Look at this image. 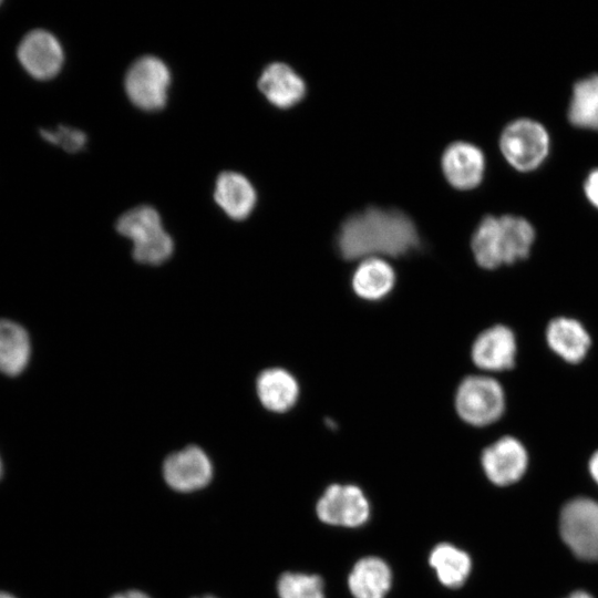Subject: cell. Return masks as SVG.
Returning <instances> with one entry per match:
<instances>
[{"label": "cell", "mask_w": 598, "mask_h": 598, "mask_svg": "<svg viewBox=\"0 0 598 598\" xmlns=\"http://www.w3.org/2000/svg\"><path fill=\"white\" fill-rule=\"evenodd\" d=\"M420 247L412 218L396 208L369 206L340 225L337 248L346 260L401 257Z\"/></svg>", "instance_id": "cell-1"}, {"label": "cell", "mask_w": 598, "mask_h": 598, "mask_svg": "<svg viewBox=\"0 0 598 598\" xmlns=\"http://www.w3.org/2000/svg\"><path fill=\"white\" fill-rule=\"evenodd\" d=\"M116 230L133 241L132 255L141 264L159 265L173 254V239L151 206L141 205L124 213L116 221Z\"/></svg>", "instance_id": "cell-2"}, {"label": "cell", "mask_w": 598, "mask_h": 598, "mask_svg": "<svg viewBox=\"0 0 598 598\" xmlns=\"http://www.w3.org/2000/svg\"><path fill=\"white\" fill-rule=\"evenodd\" d=\"M457 415L473 426H487L497 422L506 410L503 385L488 374H472L458 384L454 398Z\"/></svg>", "instance_id": "cell-3"}, {"label": "cell", "mask_w": 598, "mask_h": 598, "mask_svg": "<svg viewBox=\"0 0 598 598\" xmlns=\"http://www.w3.org/2000/svg\"><path fill=\"white\" fill-rule=\"evenodd\" d=\"M559 534L577 558L598 561V501L584 496L568 501L559 514Z\"/></svg>", "instance_id": "cell-4"}, {"label": "cell", "mask_w": 598, "mask_h": 598, "mask_svg": "<svg viewBox=\"0 0 598 598\" xmlns=\"http://www.w3.org/2000/svg\"><path fill=\"white\" fill-rule=\"evenodd\" d=\"M499 146L514 168L529 172L547 157L549 135L540 123L530 118H518L503 130Z\"/></svg>", "instance_id": "cell-5"}, {"label": "cell", "mask_w": 598, "mask_h": 598, "mask_svg": "<svg viewBox=\"0 0 598 598\" xmlns=\"http://www.w3.org/2000/svg\"><path fill=\"white\" fill-rule=\"evenodd\" d=\"M169 84L167 65L153 55L137 59L127 70L124 81L131 102L145 111H156L165 105Z\"/></svg>", "instance_id": "cell-6"}, {"label": "cell", "mask_w": 598, "mask_h": 598, "mask_svg": "<svg viewBox=\"0 0 598 598\" xmlns=\"http://www.w3.org/2000/svg\"><path fill=\"white\" fill-rule=\"evenodd\" d=\"M316 513L322 523L354 528L368 522L370 504L360 487L332 484L318 499Z\"/></svg>", "instance_id": "cell-7"}, {"label": "cell", "mask_w": 598, "mask_h": 598, "mask_svg": "<svg viewBox=\"0 0 598 598\" xmlns=\"http://www.w3.org/2000/svg\"><path fill=\"white\" fill-rule=\"evenodd\" d=\"M163 477L168 487L178 493L205 488L214 475V466L199 446L189 445L169 454L163 463Z\"/></svg>", "instance_id": "cell-8"}, {"label": "cell", "mask_w": 598, "mask_h": 598, "mask_svg": "<svg viewBox=\"0 0 598 598\" xmlns=\"http://www.w3.org/2000/svg\"><path fill=\"white\" fill-rule=\"evenodd\" d=\"M518 353L517 338L513 329L503 323L481 331L471 347L474 365L487 373L512 370Z\"/></svg>", "instance_id": "cell-9"}, {"label": "cell", "mask_w": 598, "mask_h": 598, "mask_svg": "<svg viewBox=\"0 0 598 598\" xmlns=\"http://www.w3.org/2000/svg\"><path fill=\"white\" fill-rule=\"evenodd\" d=\"M529 456L525 445L515 436L504 435L486 446L481 464L486 477L497 486L518 482L527 471Z\"/></svg>", "instance_id": "cell-10"}, {"label": "cell", "mask_w": 598, "mask_h": 598, "mask_svg": "<svg viewBox=\"0 0 598 598\" xmlns=\"http://www.w3.org/2000/svg\"><path fill=\"white\" fill-rule=\"evenodd\" d=\"M17 56L22 68L37 80L54 78L64 62L61 43L43 29H34L22 38Z\"/></svg>", "instance_id": "cell-11"}, {"label": "cell", "mask_w": 598, "mask_h": 598, "mask_svg": "<svg viewBox=\"0 0 598 598\" xmlns=\"http://www.w3.org/2000/svg\"><path fill=\"white\" fill-rule=\"evenodd\" d=\"M548 349L568 364H579L589 354L592 338L586 326L577 318L557 316L545 328Z\"/></svg>", "instance_id": "cell-12"}, {"label": "cell", "mask_w": 598, "mask_h": 598, "mask_svg": "<svg viewBox=\"0 0 598 598\" xmlns=\"http://www.w3.org/2000/svg\"><path fill=\"white\" fill-rule=\"evenodd\" d=\"M446 181L457 189H472L483 179L485 158L483 152L468 142H453L441 159Z\"/></svg>", "instance_id": "cell-13"}, {"label": "cell", "mask_w": 598, "mask_h": 598, "mask_svg": "<svg viewBox=\"0 0 598 598\" xmlns=\"http://www.w3.org/2000/svg\"><path fill=\"white\" fill-rule=\"evenodd\" d=\"M258 87L271 104L280 109L296 105L307 91L302 78L282 62L271 63L262 71Z\"/></svg>", "instance_id": "cell-14"}, {"label": "cell", "mask_w": 598, "mask_h": 598, "mask_svg": "<svg viewBox=\"0 0 598 598\" xmlns=\"http://www.w3.org/2000/svg\"><path fill=\"white\" fill-rule=\"evenodd\" d=\"M497 240L503 266H511L529 257L536 239L534 226L524 217H497Z\"/></svg>", "instance_id": "cell-15"}, {"label": "cell", "mask_w": 598, "mask_h": 598, "mask_svg": "<svg viewBox=\"0 0 598 598\" xmlns=\"http://www.w3.org/2000/svg\"><path fill=\"white\" fill-rule=\"evenodd\" d=\"M395 280V271L385 259L371 257L360 260L352 274L351 286L359 298L378 301L393 290Z\"/></svg>", "instance_id": "cell-16"}, {"label": "cell", "mask_w": 598, "mask_h": 598, "mask_svg": "<svg viewBox=\"0 0 598 598\" xmlns=\"http://www.w3.org/2000/svg\"><path fill=\"white\" fill-rule=\"evenodd\" d=\"M256 391L264 408L275 413L287 412L299 398L298 381L281 368L264 370L257 378Z\"/></svg>", "instance_id": "cell-17"}, {"label": "cell", "mask_w": 598, "mask_h": 598, "mask_svg": "<svg viewBox=\"0 0 598 598\" xmlns=\"http://www.w3.org/2000/svg\"><path fill=\"white\" fill-rule=\"evenodd\" d=\"M214 198L231 219L243 220L255 207L256 192L244 175L224 172L217 177Z\"/></svg>", "instance_id": "cell-18"}, {"label": "cell", "mask_w": 598, "mask_h": 598, "mask_svg": "<svg viewBox=\"0 0 598 598\" xmlns=\"http://www.w3.org/2000/svg\"><path fill=\"white\" fill-rule=\"evenodd\" d=\"M392 585V573L379 557H363L355 563L348 587L354 598H384Z\"/></svg>", "instance_id": "cell-19"}, {"label": "cell", "mask_w": 598, "mask_h": 598, "mask_svg": "<svg viewBox=\"0 0 598 598\" xmlns=\"http://www.w3.org/2000/svg\"><path fill=\"white\" fill-rule=\"evenodd\" d=\"M31 353L30 339L23 327L0 320V372L17 375L27 367Z\"/></svg>", "instance_id": "cell-20"}, {"label": "cell", "mask_w": 598, "mask_h": 598, "mask_svg": "<svg viewBox=\"0 0 598 598\" xmlns=\"http://www.w3.org/2000/svg\"><path fill=\"white\" fill-rule=\"evenodd\" d=\"M440 582L448 588H458L465 584L472 569L468 554L448 543L436 545L429 557Z\"/></svg>", "instance_id": "cell-21"}, {"label": "cell", "mask_w": 598, "mask_h": 598, "mask_svg": "<svg viewBox=\"0 0 598 598\" xmlns=\"http://www.w3.org/2000/svg\"><path fill=\"white\" fill-rule=\"evenodd\" d=\"M568 118L575 126L598 131V74L574 85Z\"/></svg>", "instance_id": "cell-22"}, {"label": "cell", "mask_w": 598, "mask_h": 598, "mask_svg": "<svg viewBox=\"0 0 598 598\" xmlns=\"http://www.w3.org/2000/svg\"><path fill=\"white\" fill-rule=\"evenodd\" d=\"M496 216L486 215L475 228L471 249L477 266L485 270H495L503 266L497 240Z\"/></svg>", "instance_id": "cell-23"}, {"label": "cell", "mask_w": 598, "mask_h": 598, "mask_svg": "<svg viewBox=\"0 0 598 598\" xmlns=\"http://www.w3.org/2000/svg\"><path fill=\"white\" fill-rule=\"evenodd\" d=\"M277 594L279 598H324V584L318 575L287 571L278 579Z\"/></svg>", "instance_id": "cell-24"}, {"label": "cell", "mask_w": 598, "mask_h": 598, "mask_svg": "<svg viewBox=\"0 0 598 598\" xmlns=\"http://www.w3.org/2000/svg\"><path fill=\"white\" fill-rule=\"evenodd\" d=\"M40 135L49 143L60 146L69 153H75L84 148L86 135L84 132L59 125L54 130H40Z\"/></svg>", "instance_id": "cell-25"}, {"label": "cell", "mask_w": 598, "mask_h": 598, "mask_svg": "<svg viewBox=\"0 0 598 598\" xmlns=\"http://www.w3.org/2000/svg\"><path fill=\"white\" fill-rule=\"evenodd\" d=\"M587 199L598 209V168L591 171L584 184Z\"/></svg>", "instance_id": "cell-26"}, {"label": "cell", "mask_w": 598, "mask_h": 598, "mask_svg": "<svg viewBox=\"0 0 598 598\" xmlns=\"http://www.w3.org/2000/svg\"><path fill=\"white\" fill-rule=\"evenodd\" d=\"M588 471L591 476V478L595 481V483L598 485V450H596L589 461H588Z\"/></svg>", "instance_id": "cell-27"}, {"label": "cell", "mask_w": 598, "mask_h": 598, "mask_svg": "<svg viewBox=\"0 0 598 598\" xmlns=\"http://www.w3.org/2000/svg\"><path fill=\"white\" fill-rule=\"evenodd\" d=\"M111 598H151L144 591L137 589H128L114 594Z\"/></svg>", "instance_id": "cell-28"}, {"label": "cell", "mask_w": 598, "mask_h": 598, "mask_svg": "<svg viewBox=\"0 0 598 598\" xmlns=\"http://www.w3.org/2000/svg\"><path fill=\"white\" fill-rule=\"evenodd\" d=\"M566 598H594L589 592L584 590H576L568 595Z\"/></svg>", "instance_id": "cell-29"}, {"label": "cell", "mask_w": 598, "mask_h": 598, "mask_svg": "<svg viewBox=\"0 0 598 598\" xmlns=\"http://www.w3.org/2000/svg\"><path fill=\"white\" fill-rule=\"evenodd\" d=\"M0 598H13V597L9 594L0 592Z\"/></svg>", "instance_id": "cell-30"}, {"label": "cell", "mask_w": 598, "mask_h": 598, "mask_svg": "<svg viewBox=\"0 0 598 598\" xmlns=\"http://www.w3.org/2000/svg\"><path fill=\"white\" fill-rule=\"evenodd\" d=\"M195 598H217V597L212 596V595H204V596L195 597Z\"/></svg>", "instance_id": "cell-31"}, {"label": "cell", "mask_w": 598, "mask_h": 598, "mask_svg": "<svg viewBox=\"0 0 598 598\" xmlns=\"http://www.w3.org/2000/svg\"><path fill=\"white\" fill-rule=\"evenodd\" d=\"M1 470H2V467H1V461H0V475H1Z\"/></svg>", "instance_id": "cell-32"}, {"label": "cell", "mask_w": 598, "mask_h": 598, "mask_svg": "<svg viewBox=\"0 0 598 598\" xmlns=\"http://www.w3.org/2000/svg\"><path fill=\"white\" fill-rule=\"evenodd\" d=\"M2 3V1H0V4Z\"/></svg>", "instance_id": "cell-33"}]
</instances>
